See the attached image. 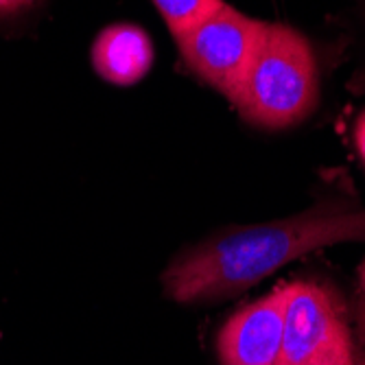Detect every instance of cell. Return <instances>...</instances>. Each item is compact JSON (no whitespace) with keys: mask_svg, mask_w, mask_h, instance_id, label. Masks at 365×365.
Here are the masks:
<instances>
[{"mask_svg":"<svg viewBox=\"0 0 365 365\" xmlns=\"http://www.w3.org/2000/svg\"><path fill=\"white\" fill-rule=\"evenodd\" d=\"M365 208L326 202L287 219L230 227L175 254L162 272V291L178 304H206L239 295L287 262L315 250L363 241Z\"/></svg>","mask_w":365,"mask_h":365,"instance_id":"cell-1","label":"cell"},{"mask_svg":"<svg viewBox=\"0 0 365 365\" xmlns=\"http://www.w3.org/2000/svg\"><path fill=\"white\" fill-rule=\"evenodd\" d=\"M317 94V61L309 40L291 26L264 24L232 103L252 125L284 129L313 112Z\"/></svg>","mask_w":365,"mask_h":365,"instance_id":"cell-2","label":"cell"},{"mask_svg":"<svg viewBox=\"0 0 365 365\" xmlns=\"http://www.w3.org/2000/svg\"><path fill=\"white\" fill-rule=\"evenodd\" d=\"M276 365H354V341L335 289L293 280Z\"/></svg>","mask_w":365,"mask_h":365,"instance_id":"cell-3","label":"cell"},{"mask_svg":"<svg viewBox=\"0 0 365 365\" xmlns=\"http://www.w3.org/2000/svg\"><path fill=\"white\" fill-rule=\"evenodd\" d=\"M262 29L264 22L221 3V7L180 33L175 40L188 68L232 101Z\"/></svg>","mask_w":365,"mask_h":365,"instance_id":"cell-4","label":"cell"},{"mask_svg":"<svg viewBox=\"0 0 365 365\" xmlns=\"http://www.w3.org/2000/svg\"><path fill=\"white\" fill-rule=\"evenodd\" d=\"M291 282L239 309L217 337L221 365H276L282 344Z\"/></svg>","mask_w":365,"mask_h":365,"instance_id":"cell-5","label":"cell"},{"mask_svg":"<svg viewBox=\"0 0 365 365\" xmlns=\"http://www.w3.org/2000/svg\"><path fill=\"white\" fill-rule=\"evenodd\" d=\"M153 63V44L136 24H112L92 44V66L98 77L116 86L138 83Z\"/></svg>","mask_w":365,"mask_h":365,"instance_id":"cell-6","label":"cell"},{"mask_svg":"<svg viewBox=\"0 0 365 365\" xmlns=\"http://www.w3.org/2000/svg\"><path fill=\"white\" fill-rule=\"evenodd\" d=\"M221 3L223 0H153L155 9L171 29L173 38L195 26L199 20H204L217 7H221Z\"/></svg>","mask_w":365,"mask_h":365,"instance_id":"cell-7","label":"cell"},{"mask_svg":"<svg viewBox=\"0 0 365 365\" xmlns=\"http://www.w3.org/2000/svg\"><path fill=\"white\" fill-rule=\"evenodd\" d=\"M38 0H0V16H9V14H18L31 5H36Z\"/></svg>","mask_w":365,"mask_h":365,"instance_id":"cell-8","label":"cell"},{"mask_svg":"<svg viewBox=\"0 0 365 365\" xmlns=\"http://www.w3.org/2000/svg\"><path fill=\"white\" fill-rule=\"evenodd\" d=\"M354 143H356V151H359V155H361V160L365 164V110H363V114L359 116V120L354 125Z\"/></svg>","mask_w":365,"mask_h":365,"instance_id":"cell-9","label":"cell"},{"mask_svg":"<svg viewBox=\"0 0 365 365\" xmlns=\"http://www.w3.org/2000/svg\"><path fill=\"white\" fill-rule=\"evenodd\" d=\"M359 278H361V289H363V295H365V260H363V264H361Z\"/></svg>","mask_w":365,"mask_h":365,"instance_id":"cell-10","label":"cell"}]
</instances>
